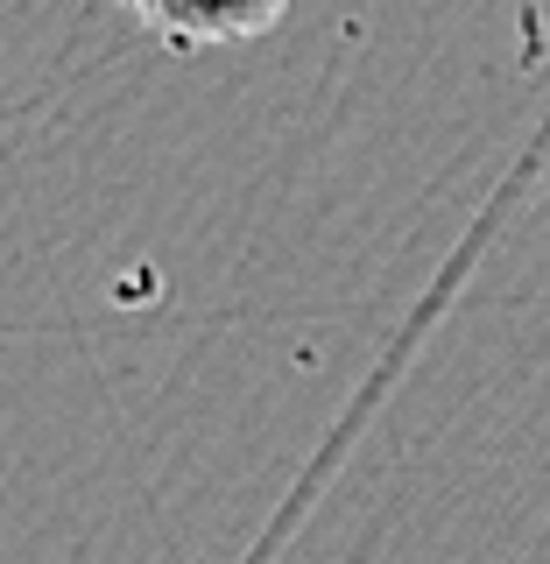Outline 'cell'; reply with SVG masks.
Wrapping results in <instances>:
<instances>
[{
	"label": "cell",
	"instance_id": "6da1fadb",
	"mask_svg": "<svg viewBox=\"0 0 550 564\" xmlns=\"http://www.w3.org/2000/svg\"><path fill=\"white\" fill-rule=\"evenodd\" d=\"M296 0H128V14L155 35L163 50L191 57V50H234L269 35Z\"/></svg>",
	"mask_w": 550,
	"mask_h": 564
}]
</instances>
